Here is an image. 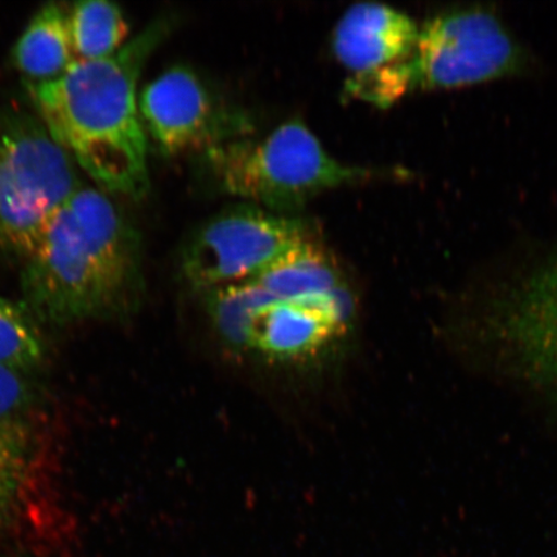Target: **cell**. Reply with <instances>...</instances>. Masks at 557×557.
<instances>
[{
    "instance_id": "obj_1",
    "label": "cell",
    "mask_w": 557,
    "mask_h": 557,
    "mask_svg": "<svg viewBox=\"0 0 557 557\" xmlns=\"http://www.w3.org/2000/svg\"><path fill=\"white\" fill-rule=\"evenodd\" d=\"M169 32V20H157L108 59L75 61L58 78L26 82L34 113L76 166L113 197L137 200L149 190V139L137 87Z\"/></svg>"
},
{
    "instance_id": "obj_2",
    "label": "cell",
    "mask_w": 557,
    "mask_h": 557,
    "mask_svg": "<svg viewBox=\"0 0 557 557\" xmlns=\"http://www.w3.org/2000/svg\"><path fill=\"white\" fill-rule=\"evenodd\" d=\"M141 240L113 195L81 186L21 263L24 305L39 322L114 318L141 289Z\"/></svg>"
},
{
    "instance_id": "obj_3",
    "label": "cell",
    "mask_w": 557,
    "mask_h": 557,
    "mask_svg": "<svg viewBox=\"0 0 557 557\" xmlns=\"http://www.w3.org/2000/svg\"><path fill=\"white\" fill-rule=\"evenodd\" d=\"M203 156L221 191L281 214L369 176L359 166L333 158L301 121L284 123L259 139H235Z\"/></svg>"
},
{
    "instance_id": "obj_4",
    "label": "cell",
    "mask_w": 557,
    "mask_h": 557,
    "mask_svg": "<svg viewBox=\"0 0 557 557\" xmlns=\"http://www.w3.org/2000/svg\"><path fill=\"white\" fill-rule=\"evenodd\" d=\"M82 186L79 169L37 114L0 107V261L23 263Z\"/></svg>"
},
{
    "instance_id": "obj_5",
    "label": "cell",
    "mask_w": 557,
    "mask_h": 557,
    "mask_svg": "<svg viewBox=\"0 0 557 557\" xmlns=\"http://www.w3.org/2000/svg\"><path fill=\"white\" fill-rule=\"evenodd\" d=\"M463 332L507 377L557 398V259L487 298Z\"/></svg>"
},
{
    "instance_id": "obj_6",
    "label": "cell",
    "mask_w": 557,
    "mask_h": 557,
    "mask_svg": "<svg viewBox=\"0 0 557 557\" xmlns=\"http://www.w3.org/2000/svg\"><path fill=\"white\" fill-rule=\"evenodd\" d=\"M302 220L253 205L226 209L205 222L183 250L181 269L194 289L207 292L253 281L310 238Z\"/></svg>"
},
{
    "instance_id": "obj_7",
    "label": "cell",
    "mask_w": 557,
    "mask_h": 557,
    "mask_svg": "<svg viewBox=\"0 0 557 557\" xmlns=\"http://www.w3.org/2000/svg\"><path fill=\"white\" fill-rule=\"evenodd\" d=\"M420 27L393 7L363 2L348 9L333 30V53L348 72L347 92L385 108L413 89Z\"/></svg>"
},
{
    "instance_id": "obj_8",
    "label": "cell",
    "mask_w": 557,
    "mask_h": 557,
    "mask_svg": "<svg viewBox=\"0 0 557 557\" xmlns=\"http://www.w3.org/2000/svg\"><path fill=\"white\" fill-rule=\"evenodd\" d=\"M521 53L493 13L479 9L443 12L418 33L413 88L478 85L517 72Z\"/></svg>"
},
{
    "instance_id": "obj_9",
    "label": "cell",
    "mask_w": 557,
    "mask_h": 557,
    "mask_svg": "<svg viewBox=\"0 0 557 557\" xmlns=\"http://www.w3.org/2000/svg\"><path fill=\"white\" fill-rule=\"evenodd\" d=\"M138 108L146 136L164 157L206 154L252 131L247 114L222 101L186 66L165 70L146 85Z\"/></svg>"
},
{
    "instance_id": "obj_10",
    "label": "cell",
    "mask_w": 557,
    "mask_h": 557,
    "mask_svg": "<svg viewBox=\"0 0 557 557\" xmlns=\"http://www.w3.org/2000/svg\"><path fill=\"white\" fill-rule=\"evenodd\" d=\"M352 317L346 285L324 296L275 301L257 323L250 351L277 361L309 358L344 337Z\"/></svg>"
},
{
    "instance_id": "obj_11",
    "label": "cell",
    "mask_w": 557,
    "mask_h": 557,
    "mask_svg": "<svg viewBox=\"0 0 557 557\" xmlns=\"http://www.w3.org/2000/svg\"><path fill=\"white\" fill-rule=\"evenodd\" d=\"M75 61L69 10L59 3L45 4L13 46V65L26 82L35 83L58 78Z\"/></svg>"
},
{
    "instance_id": "obj_12",
    "label": "cell",
    "mask_w": 557,
    "mask_h": 557,
    "mask_svg": "<svg viewBox=\"0 0 557 557\" xmlns=\"http://www.w3.org/2000/svg\"><path fill=\"white\" fill-rule=\"evenodd\" d=\"M253 281L277 301L324 296L345 287L336 261L311 236L292 248Z\"/></svg>"
},
{
    "instance_id": "obj_13",
    "label": "cell",
    "mask_w": 557,
    "mask_h": 557,
    "mask_svg": "<svg viewBox=\"0 0 557 557\" xmlns=\"http://www.w3.org/2000/svg\"><path fill=\"white\" fill-rule=\"evenodd\" d=\"M207 310L213 329L230 350H252L257 323L277 299L256 281L224 285L207 292Z\"/></svg>"
},
{
    "instance_id": "obj_14",
    "label": "cell",
    "mask_w": 557,
    "mask_h": 557,
    "mask_svg": "<svg viewBox=\"0 0 557 557\" xmlns=\"http://www.w3.org/2000/svg\"><path fill=\"white\" fill-rule=\"evenodd\" d=\"M76 61L110 58L127 45L129 26L120 5L108 0H85L69 10Z\"/></svg>"
},
{
    "instance_id": "obj_15",
    "label": "cell",
    "mask_w": 557,
    "mask_h": 557,
    "mask_svg": "<svg viewBox=\"0 0 557 557\" xmlns=\"http://www.w3.org/2000/svg\"><path fill=\"white\" fill-rule=\"evenodd\" d=\"M45 355L37 319L24 304L0 296V366L30 372L41 364Z\"/></svg>"
},
{
    "instance_id": "obj_16",
    "label": "cell",
    "mask_w": 557,
    "mask_h": 557,
    "mask_svg": "<svg viewBox=\"0 0 557 557\" xmlns=\"http://www.w3.org/2000/svg\"><path fill=\"white\" fill-rule=\"evenodd\" d=\"M29 430L0 428V522L10 517L26 478Z\"/></svg>"
},
{
    "instance_id": "obj_17",
    "label": "cell",
    "mask_w": 557,
    "mask_h": 557,
    "mask_svg": "<svg viewBox=\"0 0 557 557\" xmlns=\"http://www.w3.org/2000/svg\"><path fill=\"white\" fill-rule=\"evenodd\" d=\"M27 372L0 366V428H25L33 393Z\"/></svg>"
}]
</instances>
